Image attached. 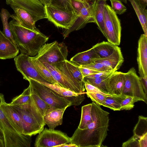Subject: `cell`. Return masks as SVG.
Instances as JSON below:
<instances>
[{"mask_svg": "<svg viewBox=\"0 0 147 147\" xmlns=\"http://www.w3.org/2000/svg\"><path fill=\"white\" fill-rule=\"evenodd\" d=\"M92 104L91 122L83 129L78 127L70 137V143L78 147H102L107 135L109 113L95 102Z\"/></svg>", "mask_w": 147, "mask_h": 147, "instance_id": "6da1fadb", "label": "cell"}, {"mask_svg": "<svg viewBox=\"0 0 147 147\" xmlns=\"http://www.w3.org/2000/svg\"><path fill=\"white\" fill-rule=\"evenodd\" d=\"M11 18L13 20L9 23L10 29L21 53L35 56L49 37L37 28L31 29L24 26L15 15H11Z\"/></svg>", "mask_w": 147, "mask_h": 147, "instance_id": "7a4b0ae2", "label": "cell"}, {"mask_svg": "<svg viewBox=\"0 0 147 147\" xmlns=\"http://www.w3.org/2000/svg\"><path fill=\"white\" fill-rule=\"evenodd\" d=\"M11 106L20 117L23 134L32 136L38 134L44 129L45 125L44 118L36 107L31 97L29 105L26 108Z\"/></svg>", "mask_w": 147, "mask_h": 147, "instance_id": "3957f363", "label": "cell"}, {"mask_svg": "<svg viewBox=\"0 0 147 147\" xmlns=\"http://www.w3.org/2000/svg\"><path fill=\"white\" fill-rule=\"evenodd\" d=\"M4 98V95L0 93V127L3 132L4 147H30L31 136L18 132L1 109L0 105Z\"/></svg>", "mask_w": 147, "mask_h": 147, "instance_id": "277c9868", "label": "cell"}, {"mask_svg": "<svg viewBox=\"0 0 147 147\" xmlns=\"http://www.w3.org/2000/svg\"><path fill=\"white\" fill-rule=\"evenodd\" d=\"M28 81L31 88L49 106L46 113L53 110L71 106L69 101L60 96L51 88L40 82L30 78Z\"/></svg>", "mask_w": 147, "mask_h": 147, "instance_id": "5b68a950", "label": "cell"}, {"mask_svg": "<svg viewBox=\"0 0 147 147\" xmlns=\"http://www.w3.org/2000/svg\"><path fill=\"white\" fill-rule=\"evenodd\" d=\"M68 54L65 44L55 41L44 44L34 57L40 62L52 65L67 60Z\"/></svg>", "mask_w": 147, "mask_h": 147, "instance_id": "8992f818", "label": "cell"}, {"mask_svg": "<svg viewBox=\"0 0 147 147\" xmlns=\"http://www.w3.org/2000/svg\"><path fill=\"white\" fill-rule=\"evenodd\" d=\"M104 34L108 41L115 46L120 43L121 27L120 21L108 5L105 4L104 9Z\"/></svg>", "mask_w": 147, "mask_h": 147, "instance_id": "52a82bcc", "label": "cell"}, {"mask_svg": "<svg viewBox=\"0 0 147 147\" xmlns=\"http://www.w3.org/2000/svg\"><path fill=\"white\" fill-rule=\"evenodd\" d=\"M70 143V137L61 131L46 128L38 133L34 143L35 147H57Z\"/></svg>", "mask_w": 147, "mask_h": 147, "instance_id": "ba28073f", "label": "cell"}, {"mask_svg": "<svg viewBox=\"0 0 147 147\" xmlns=\"http://www.w3.org/2000/svg\"><path fill=\"white\" fill-rule=\"evenodd\" d=\"M125 82L123 95L134 97L135 102L142 101L147 104V96L143 89L139 77L134 67H132L125 74Z\"/></svg>", "mask_w": 147, "mask_h": 147, "instance_id": "9c48e42d", "label": "cell"}, {"mask_svg": "<svg viewBox=\"0 0 147 147\" xmlns=\"http://www.w3.org/2000/svg\"><path fill=\"white\" fill-rule=\"evenodd\" d=\"M45 7L47 19L58 28L69 29L78 17L79 13L63 11L51 5Z\"/></svg>", "mask_w": 147, "mask_h": 147, "instance_id": "30bf717a", "label": "cell"}, {"mask_svg": "<svg viewBox=\"0 0 147 147\" xmlns=\"http://www.w3.org/2000/svg\"><path fill=\"white\" fill-rule=\"evenodd\" d=\"M7 5L11 7H20L28 12L36 22L47 18L44 3L42 0H6Z\"/></svg>", "mask_w": 147, "mask_h": 147, "instance_id": "8fae6325", "label": "cell"}, {"mask_svg": "<svg viewBox=\"0 0 147 147\" xmlns=\"http://www.w3.org/2000/svg\"><path fill=\"white\" fill-rule=\"evenodd\" d=\"M91 3L86 1L78 14V17L72 26L68 29H65L63 36L65 38L71 32L83 28L89 23L95 22L94 11L97 0Z\"/></svg>", "mask_w": 147, "mask_h": 147, "instance_id": "7c38bea8", "label": "cell"}, {"mask_svg": "<svg viewBox=\"0 0 147 147\" xmlns=\"http://www.w3.org/2000/svg\"><path fill=\"white\" fill-rule=\"evenodd\" d=\"M29 55L21 53L14 57V61L17 70L23 76L24 79L28 81L32 79L41 82L49 83L42 77L35 68Z\"/></svg>", "mask_w": 147, "mask_h": 147, "instance_id": "4fadbf2b", "label": "cell"}, {"mask_svg": "<svg viewBox=\"0 0 147 147\" xmlns=\"http://www.w3.org/2000/svg\"><path fill=\"white\" fill-rule=\"evenodd\" d=\"M41 62L50 71L53 78L59 86L77 93H81L85 91V90L71 81L54 65Z\"/></svg>", "mask_w": 147, "mask_h": 147, "instance_id": "5bb4252c", "label": "cell"}, {"mask_svg": "<svg viewBox=\"0 0 147 147\" xmlns=\"http://www.w3.org/2000/svg\"><path fill=\"white\" fill-rule=\"evenodd\" d=\"M40 82L51 88L60 96L68 100L71 103V106L80 105L85 98L84 92L77 93L58 84Z\"/></svg>", "mask_w": 147, "mask_h": 147, "instance_id": "9a60e30c", "label": "cell"}, {"mask_svg": "<svg viewBox=\"0 0 147 147\" xmlns=\"http://www.w3.org/2000/svg\"><path fill=\"white\" fill-rule=\"evenodd\" d=\"M137 62L140 76L147 78V36L142 34L138 41Z\"/></svg>", "mask_w": 147, "mask_h": 147, "instance_id": "2e32d148", "label": "cell"}, {"mask_svg": "<svg viewBox=\"0 0 147 147\" xmlns=\"http://www.w3.org/2000/svg\"><path fill=\"white\" fill-rule=\"evenodd\" d=\"M125 74L116 71L108 78L106 87L108 94L113 95L122 94L125 82Z\"/></svg>", "mask_w": 147, "mask_h": 147, "instance_id": "e0dca14e", "label": "cell"}, {"mask_svg": "<svg viewBox=\"0 0 147 147\" xmlns=\"http://www.w3.org/2000/svg\"><path fill=\"white\" fill-rule=\"evenodd\" d=\"M124 58L121 48L117 46L113 52L109 56L104 58H96L93 60V62L99 63L111 69L117 70L122 65Z\"/></svg>", "mask_w": 147, "mask_h": 147, "instance_id": "ac0fdd59", "label": "cell"}, {"mask_svg": "<svg viewBox=\"0 0 147 147\" xmlns=\"http://www.w3.org/2000/svg\"><path fill=\"white\" fill-rule=\"evenodd\" d=\"M19 50L0 30V59H5L15 57Z\"/></svg>", "mask_w": 147, "mask_h": 147, "instance_id": "d6986e66", "label": "cell"}, {"mask_svg": "<svg viewBox=\"0 0 147 147\" xmlns=\"http://www.w3.org/2000/svg\"><path fill=\"white\" fill-rule=\"evenodd\" d=\"M0 107L15 129L19 133L23 134L21 119L17 112L9 103L5 102V98L3 99L1 104Z\"/></svg>", "mask_w": 147, "mask_h": 147, "instance_id": "ffe728a7", "label": "cell"}, {"mask_svg": "<svg viewBox=\"0 0 147 147\" xmlns=\"http://www.w3.org/2000/svg\"><path fill=\"white\" fill-rule=\"evenodd\" d=\"M68 107L53 110L45 114L44 117V121L49 129H54L57 126L62 124L64 113Z\"/></svg>", "mask_w": 147, "mask_h": 147, "instance_id": "44dd1931", "label": "cell"}, {"mask_svg": "<svg viewBox=\"0 0 147 147\" xmlns=\"http://www.w3.org/2000/svg\"><path fill=\"white\" fill-rule=\"evenodd\" d=\"M98 58L93 49L79 53L70 59V61L78 66L86 65L93 62V60Z\"/></svg>", "mask_w": 147, "mask_h": 147, "instance_id": "7402d4cb", "label": "cell"}, {"mask_svg": "<svg viewBox=\"0 0 147 147\" xmlns=\"http://www.w3.org/2000/svg\"><path fill=\"white\" fill-rule=\"evenodd\" d=\"M137 16L145 35L147 36V15L146 6L140 0H128Z\"/></svg>", "mask_w": 147, "mask_h": 147, "instance_id": "603a6c76", "label": "cell"}, {"mask_svg": "<svg viewBox=\"0 0 147 147\" xmlns=\"http://www.w3.org/2000/svg\"><path fill=\"white\" fill-rule=\"evenodd\" d=\"M11 7L13 10L15 15L23 26L31 29H34L37 28L35 25L36 22L30 13L20 7Z\"/></svg>", "mask_w": 147, "mask_h": 147, "instance_id": "cb8c5ba5", "label": "cell"}, {"mask_svg": "<svg viewBox=\"0 0 147 147\" xmlns=\"http://www.w3.org/2000/svg\"><path fill=\"white\" fill-rule=\"evenodd\" d=\"M116 46L108 41H103L97 43L92 48L98 56V58H104L111 55Z\"/></svg>", "mask_w": 147, "mask_h": 147, "instance_id": "d4e9b609", "label": "cell"}, {"mask_svg": "<svg viewBox=\"0 0 147 147\" xmlns=\"http://www.w3.org/2000/svg\"><path fill=\"white\" fill-rule=\"evenodd\" d=\"M30 58L42 77L49 84L58 85L57 82L53 78L50 71L41 62L34 56H30Z\"/></svg>", "mask_w": 147, "mask_h": 147, "instance_id": "484cf974", "label": "cell"}, {"mask_svg": "<svg viewBox=\"0 0 147 147\" xmlns=\"http://www.w3.org/2000/svg\"><path fill=\"white\" fill-rule=\"evenodd\" d=\"M31 99V87L29 85L20 95L13 98L9 104L20 108H24L29 104Z\"/></svg>", "mask_w": 147, "mask_h": 147, "instance_id": "4316f807", "label": "cell"}, {"mask_svg": "<svg viewBox=\"0 0 147 147\" xmlns=\"http://www.w3.org/2000/svg\"><path fill=\"white\" fill-rule=\"evenodd\" d=\"M117 71L115 69H113L108 74L97 78H90L84 77V83L92 84L98 88L105 93L108 94L106 87V81L112 74Z\"/></svg>", "mask_w": 147, "mask_h": 147, "instance_id": "83f0119b", "label": "cell"}, {"mask_svg": "<svg viewBox=\"0 0 147 147\" xmlns=\"http://www.w3.org/2000/svg\"><path fill=\"white\" fill-rule=\"evenodd\" d=\"M106 3V1L97 0L94 11L95 23L103 35L104 34V9L105 5Z\"/></svg>", "mask_w": 147, "mask_h": 147, "instance_id": "f1b7e54d", "label": "cell"}, {"mask_svg": "<svg viewBox=\"0 0 147 147\" xmlns=\"http://www.w3.org/2000/svg\"><path fill=\"white\" fill-rule=\"evenodd\" d=\"M11 15L7 9H2L0 13V15L3 26L2 32L15 46L17 47L11 31L9 23L8 22V19L11 18Z\"/></svg>", "mask_w": 147, "mask_h": 147, "instance_id": "f546056e", "label": "cell"}, {"mask_svg": "<svg viewBox=\"0 0 147 147\" xmlns=\"http://www.w3.org/2000/svg\"><path fill=\"white\" fill-rule=\"evenodd\" d=\"M92 107V103L84 105L82 107L81 117L78 128L83 129L86 128L91 122Z\"/></svg>", "mask_w": 147, "mask_h": 147, "instance_id": "4dcf8cb0", "label": "cell"}, {"mask_svg": "<svg viewBox=\"0 0 147 147\" xmlns=\"http://www.w3.org/2000/svg\"><path fill=\"white\" fill-rule=\"evenodd\" d=\"M135 137L139 139L147 133V118L143 116H139L138 121L133 130Z\"/></svg>", "mask_w": 147, "mask_h": 147, "instance_id": "1f68e13d", "label": "cell"}, {"mask_svg": "<svg viewBox=\"0 0 147 147\" xmlns=\"http://www.w3.org/2000/svg\"><path fill=\"white\" fill-rule=\"evenodd\" d=\"M31 97L36 107L44 118L49 106L39 97L31 87Z\"/></svg>", "mask_w": 147, "mask_h": 147, "instance_id": "d6a6232c", "label": "cell"}, {"mask_svg": "<svg viewBox=\"0 0 147 147\" xmlns=\"http://www.w3.org/2000/svg\"><path fill=\"white\" fill-rule=\"evenodd\" d=\"M114 96L119 102L121 110H129L134 107L135 102L133 97L123 94L114 95Z\"/></svg>", "mask_w": 147, "mask_h": 147, "instance_id": "836d02e7", "label": "cell"}, {"mask_svg": "<svg viewBox=\"0 0 147 147\" xmlns=\"http://www.w3.org/2000/svg\"><path fill=\"white\" fill-rule=\"evenodd\" d=\"M65 62L68 69L74 78L82 86H84V78L79 69V66L67 60Z\"/></svg>", "mask_w": 147, "mask_h": 147, "instance_id": "e575fe53", "label": "cell"}, {"mask_svg": "<svg viewBox=\"0 0 147 147\" xmlns=\"http://www.w3.org/2000/svg\"><path fill=\"white\" fill-rule=\"evenodd\" d=\"M50 5L63 11L77 13L72 5L71 0H51Z\"/></svg>", "mask_w": 147, "mask_h": 147, "instance_id": "d590c367", "label": "cell"}, {"mask_svg": "<svg viewBox=\"0 0 147 147\" xmlns=\"http://www.w3.org/2000/svg\"><path fill=\"white\" fill-rule=\"evenodd\" d=\"M103 106L114 111L121 110L120 104L114 97V95L111 96H107Z\"/></svg>", "mask_w": 147, "mask_h": 147, "instance_id": "8d00e7d4", "label": "cell"}, {"mask_svg": "<svg viewBox=\"0 0 147 147\" xmlns=\"http://www.w3.org/2000/svg\"><path fill=\"white\" fill-rule=\"evenodd\" d=\"M111 7L116 14L121 15L127 10V8L122 2L119 0H110Z\"/></svg>", "mask_w": 147, "mask_h": 147, "instance_id": "74e56055", "label": "cell"}, {"mask_svg": "<svg viewBox=\"0 0 147 147\" xmlns=\"http://www.w3.org/2000/svg\"><path fill=\"white\" fill-rule=\"evenodd\" d=\"M81 66L87 68L98 72L110 71L112 70L103 65L99 63L95 62L88 65Z\"/></svg>", "mask_w": 147, "mask_h": 147, "instance_id": "f35d334b", "label": "cell"}, {"mask_svg": "<svg viewBox=\"0 0 147 147\" xmlns=\"http://www.w3.org/2000/svg\"><path fill=\"white\" fill-rule=\"evenodd\" d=\"M91 100L96 103L100 105L103 106L107 96L98 93H86Z\"/></svg>", "mask_w": 147, "mask_h": 147, "instance_id": "ab89813d", "label": "cell"}, {"mask_svg": "<svg viewBox=\"0 0 147 147\" xmlns=\"http://www.w3.org/2000/svg\"><path fill=\"white\" fill-rule=\"evenodd\" d=\"M84 83L85 88L87 92L98 93L107 96H113L105 93L98 88L92 84L86 82Z\"/></svg>", "mask_w": 147, "mask_h": 147, "instance_id": "60d3db41", "label": "cell"}, {"mask_svg": "<svg viewBox=\"0 0 147 147\" xmlns=\"http://www.w3.org/2000/svg\"><path fill=\"white\" fill-rule=\"evenodd\" d=\"M139 139L133 136L129 140L123 142L122 147H140Z\"/></svg>", "mask_w": 147, "mask_h": 147, "instance_id": "b9f144b4", "label": "cell"}, {"mask_svg": "<svg viewBox=\"0 0 147 147\" xmlns=\"http://www.w3.org/2000/svg\"><path fill=\"white\" fill-rule=\"evenodd\" d=\"M85 2L80 0H71L72 5L76 12L79 13L83 7Z\"/></svg>", "mask_w": 147, "mask_h": 147, "instance_id": "7bdbcfd3", "label": "cell"}, {"mask_svg": "<svg viewBox=\"0 0 147 147\" xmlns=\"http://www.w3.org/2000/svg\"><path fill=\"white\" fill-rule=\"evenodd\" d=\"M79 68L83 78L88 76L99 72L81 66H79Z\"/></svg>", "mask_w": 147, "mask_h": 147, "instance_id": "ee69618b", "label": "cell"}, {"mask_svg": "<svg viewBox=\"0 0 147 147\" xmlns=\"http://www.w3.org/2000/svg\"><path fill=\"white\" fill-rule=\"evenodd\" d=\"M139 142L140 147H147V133L139 139Z\"/></svg>", "mask_w": 147, "mask_h": 147, "instance_id": "f6af8a7d", "label": "cell"}, {"mask_svg": "<svg viewBox=\"0 0 147 147\" xmlns=\"http://www.w3.org/2000/svg\"><path fill=\"white\" fill-rule=\"evenodd\" d=\"M139 77L143 89L145 94L147 96V78Z\"/></svg>", "mask_w": 147, "mask_h": 147, "instance_id": "bcb514c9", "label": "cell"}, {"mask_svg": "<svg viewBox=\"0 0 147 147\" xmlns=\"http://www.w3.org/2000/svg\"><path fill=\"white\" fill-rule=\"evenodd\" d=\"M111 70L110 71L99 72L96 74L91 75L85 77L90 78H96L108 74L110 73Z\"/></svg>", "mask_w": 147, "mask_h": 147, "instance_id": "7dc6e473", "label": "cell"}, {"mask_svg": "<svg viewBox=\"0 0 147 147\" xmlns=\"http://www.w3.org/2000/svg\"><path fill=\"white\" fill-rule=\"evenodd\" d=\"M78 147V146L75 144L71 143L64 144L58 146L57 147Z\"/></svg>", "mask_w": 147, "mask_h": 147, "instance_id": "c3c4849f", "label": "cell"}, {"mask_svg": "<svg viewBox=\"0 0 147 147\" xmlns=\"http://www.w3.org/2000/svg\"><path fill=\"white\" fill-rule=\"evenodd\" d=\"M44 2L45 6L50 5L51 0H42Z\"/></svg>", "mask_w": 147, "mask_h": 147, "instance_id": "681fc988", "label": "cell"}, {"mask_svg": "<svg viewBox=\"0 0 147 147\" xmlns=\"http://www.w3.org/2000/svg\"><path fill=\"white\" fill-rule=\"evenodd\" d=\"M86 0L87 1H93L94 0ZM96 0L103 1H107L110 0ZM119 0L121 1L122 2H123L124 3H127V0Z\"/></svg>", "mask_w": 147, "mask_h": 147, "instance_id": "f907efd6", "label": "cell"}, {"mask_svg": "<svg viewBox=\"0 0 147 147\" xmlns=\"http://www.w3.org/2000/svg\"><path fill=\"white\" fill-rule=\"evenodd\" d=\"M0 147H4V145L2 140L0 138Z\"/></svg>", "mask_w": 147, "mask_h": 147, "instance_id": "816d5d0a", "label": "cell"}, {"mask_svg": "<svg viewBox=\"0 0 147 147\" xmlns=\"http://www.w3.org/2000/svg\"><path fill=\"white\" fill-rule=\"evenodd\" d=\"M0 138H1L3 140V136L2 130L0 127Z\"/></svg>", "mask_w": 147, "mask_h": 147, "instance_id": "f5cc1de1", "label": "cell"}, {"mask_svg": "<svg viewBox=\"0 0 147 147\" xmlns=\"http://www.w3.org/2000/svg\"><path fill=\"white\" fill-rule=\"evenodd\" d=\"M146 6L147 4V0H140Z\"/></svg>", "mask_w": 147, "mask_h": 147, "instance_id": "db71d44e", "label": "cell"}, {"mask_svg": "<svg viewBox=\"0 0 147 147\" xmlns=\"http://www.w3.org/2000/svg\"><path fill=\"white\" fill-rule=\"evenodd\" d=\"M80 0L81 1H83L84 2L85 1H84V0Z\"/></svg>", "mask_w": 147, "mask_h": 147, "instance_id": "11a10c76", "label": "cell"}, {"mask_svg": "<svg viewBox=\"0 0 147 147\" xmlns=\"http://www.w3.org/2000/svg\"><path fill=\"white\" fill-rule=\"evenodd\" d=\"M84 1H87L86 0H84Z\"/></svg>", "mask_w": 147, "mask_h": 147, "instance_id": "9f6ffc18", "label": "cell"}]
</instances>
